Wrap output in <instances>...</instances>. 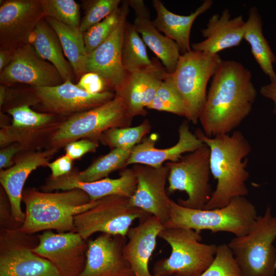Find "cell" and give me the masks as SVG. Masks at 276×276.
<instances>
[{
    "label": "cell",
    "mask_w": 276,
    "mask_h": 276,
    "mask_svg": "<svg viewBox=\"0 0 276 276\" xmlns=\"http://www.w3.org/2000/svg\"><path fill=\"white\" fill-rule=\"evenodd\" d=\"M132 118L123 101L116 95L106 103L65 120L54 134L49 149L57 150L82 139L99 142L102 134L115 127H130Z\"/></svg>",
    "instance_id": "52a82bcc"
},
{
    "label": "cell",
    "mask_w": 276,
    "mask_h": 276,
    "mask_svg": "<svg viewBox=\"0 0 276 276\" xmlns=\"http://www.w3.org/2000/svg\"><path fill=\"white\" fill-rule=\"evenodd\" d=\"M73 162L71 157L65 154L49 163L47 167L51 171L50 177L55 179L68 174L72 170Z\"/></svg>",
    "instance_id": "7bdbcfd3"
},
{
    "label": "cell",
    "mask_w": 276,
    "mask_h": 276,
    "mask_svg": "<svg viewBox=\"0 0 276 276\" xmlns=\"http://www.w3.org/2000/svg\"><path fill=\"white\" fill-rule=\"evenodd\" d=\"M0 6V49L16 51L30 43L44 18L40 0H7Z\"/></svg>",
    "instance_id": "9a60e30c"
},
{
    "label": "cell",
    "mask_w": 276,
    "mask_h": 276,
    "mask_svg": "<svg viewBox=\"0 0 276 276\" xmlns=\"http://www.w3.org/2000/svg\"><path fill=\"white\" fill-rule=\"evenodd\" d=\"M98 146V141L82 139L67 144L64 149L65 154L74 160L80 159L87 153L95 152Z\"/></svg>",
    "instance_id": "ab89813d"
},
{
    "label": "cell",
    "mask_w": 276,
    "mask_h": 276,
    "mask_svg": "<svg viewBox=\"0 0 276 276\" xmlns=\"http://www.w3.org/2000/svg\"><path fill=\"white\" fill-rule=\"evenodd\" d=\"M147 109L186 118L187 111L184 101L173 83L171 74L169 73L161 83Z\"/></svg>",
    "instance_id": "836d02e7"
},
{
    "label": "cell",
    "mask_w": 276,
    "mask_h": 276,
    "mask_svg": "<svg viewBox=\"0 0 276 276\" xmlns=\"http://www.w3.org/2000/svg\"><path fill=\"white\" fill-rule=\"evenodd\" d=\"M245 21L242 15L231 18L229 10L214 14L201 32L205 39L192 44V50L214 56L223 50L239 45L244 39Z\"/></svg>",
    "instance_id": "cb8c5ba5"
},
{
    "label": "cell",
    "mask_w": 276,
    "mask_h": 276,
    "mask_svg": "<svg viewBox=\"0 0 276 276\" xmlns=\"http://www.w3.org/2000/svg\"><path fill=\"white\" fill-rule=\"evenodd\" d=\"M276 216L267 206L258 216L245 235L235 237L227 244L242 276H274L276 249Z\"/></svg>",
    "instance_id": "8992f818"
},
{
    "label": "cell",
    "mask_w": 276,
    "mask_h": 276,
    "mask_svg": "<svg viewBox=\"0 0 276 276\" xmlns=\"http://www.w3.org/2000/svg\"><path fill=\"white\" fill-rule=\"evenodd\" d=\"M57 34L65 56L71 65L76 80L86 73L85 64L87 53L83 33L49 17H44Z\"/></svg>",
    "instance_id": "f546056e"
},
{
    "label": "cell",
    "mask_w": 276,
    "mask_h": 276,
    "mask_svg": "<svg viewBox=\"0 0 276 276\" xmlns=\"http://www.w3.org/2000/svg\"><path fill=\"white\" fill-rule=\"evenodd\" d=\"M36 104L43 112L68 118L103 105L113 99L115 93L109 90L89 94L71 80L50 87H32Z\"/></svg>",
    "instance_id": "4fadbf2b"
},
{
    "label": "cell",
    "mask_w": 276,
    "mask_h": 276,
    "mask_svg": "<svg viewBox=\"0 0 276 276\" xmlns=\"http://www.w3.org/2000/svg\"><path fill=\"white\" fill-rule=\"evenodd\" d=\"M158 237L168 243L171 252L155 263L154 275L200 276L214 260L217 245L201 243L200 234L192 229L164 227Z\"/></svg>",
    "instance_id": "5b68a950"
},
{
    "label": "cell",
    "mask_w": 276,
    "mask_h": 276,
    "mask_svg": "<svg viewBox=\"0 0 276 276\" xmlns=\"http://www.w3.org/2000/svg\"><path fill=\"white\" fill-rule=\"evenodd\" d=\"M260 93L265 97L271 99L274 103L273 112L276 114V77L270 80L268 84L263 86L260 88Z\"/></svg>",
    "instance_id": "ee69618b"
},
{
    "label": "cell",
    "mask_w": 276,
    "mask_h": 276,
    "mask_svg": "<svg viewBox=\"0 0 276 276\" xmlns=\"http://www.w3.org/2000/svg\"><path fill=\"white\" fill-rule=\"evenodd\" d=\"M40 1L44 17H51L77 32H80V7L77 2L74 0Z\"/></svg>",
    "instance_id": "e575fe53"
},
{
    "label": "cell",
    "mask_w": 276,
    "mask_h": 276,
    "mask_svg": "<svg viewBox=\"0 0 276 276\" xmlns=\"http://www.w3.org/2000/svg\"><path fill=\"white\" fill-rule=\"evenodd\" d=\"M6 94H7L6 85L1 84L0 85V107H1V109L2 108V107H3L5 103L6 97Z\"/></svg>",
    "instance_id": "bcb514c9"
},
{
    "label": "cell",
    "mask_w": 276,
    "mask_h": 276,
    "mask_svg": "<svg viewBox=\"0 0 276 276\" xmlns=\"http://www.w3.org/2000/svg\"><path fill=\"white\" fill-rule=\"evenodd\" d=\"M122 61L126 73L143 69L152 62L148 57L146 45L133 24L127 21L122 49Z\"/></svg>",
    "instance_id": "1f68e13d"
},
{
    "label": "cell",
    "mask_w": 276,
    "mask_h": 276,
    "mask_svg": "<svg viewBox=\"0 0 276 276\" xmlns=\"http://www.w3.org/2000/svg\"><path fill=\"white\" fill-rule=\"evenodd\" d=\"M127 236L101 233L87 240L86 262L78 276H134L124 255Z\"/></svg>",
    "instance_id": "ac0fdd59"
},
{
    "label": "cell",
    "mask_w": 276,
    "mask_h": 276,
    "mask_svg": "<svg viewBox=\"0 0 276 276\" xmlns=\"http://www.w3.org/2000/svg\"><path fill=\"white\" fill-rule=\"evenodd\" d=\"M30 43L41 58L57 68L64 82L76 80L71 65L64 57L57 34L44 18L38 23Z\"/></svg>",
    "instance_id": "83f0119b"
},
{
    "label": "cell",
    "mask_w": 276,
    "mask_h": 276,
    "mask_svg": "<svg viewBox=\"0 0 276 276\" xmlns=\"http://www.w3.org/2000/svg\"><path fill=\"white\" fill-rule=\"evenodd\" d=\"M163 228L160 221L150 215L128 231L124 255L134 276H157L150 272L148 265L155 248L156 238Z\"/></svg>",
    "instance_id": "d4e9b609"
},
{
    "label": "cell",
    "mask_w": 276,
    "mask_h": 276,
    "mask_svg": "<svg viewBox=\"0 0 276 276\" xmlns=\"http://www.w3.org/2000/svg\"><path fill=\"white\" fill-rule=\"evenodd\" d=\"M25 151V147L18 143H13L2 148L0 151L1 170L12 166L15 163L14 158Z\"/></svg>",
    "instance_id": "b9f144b4"
},
{
    "label": "cell",
    "mask_w": 276,
    "mask_h": 276,
    "mask_svg": "<svg viewBox=\"0 0 276 276\" xmlns=\"http://www.w3.org/2000/svg\"><path fill=\"white\" fill-rule=\"evenodd\" d=\"M134 11L133 25L146 45L155 54L170 73H173L178 63L180 50L177 43L163 35L151 20L149 9L143 0L127 1Z\"/></svg>",
    "instance_id": "484cf974"
},
{
    "label": "cell",
    "mask_w": 276,
    "mask_h": 276,
    "mask_svg": "<svg viewBox=\"0 0 276 276\" xmlns=\"http://www.w3.org/2000/svg\"><path fill=\"white\" fill-rule=\"evenodd\" d=\"M122 15L119 24L109 36L96 49L87 54L86 73H96L102 77L108 86L116 91L126 76L122 61L124 33L129 5L122 2Z\"/></svg>",
    "instance_id": "ffe728a7"
},
{
    "label": "cell",
    "mask_w": 276,
    "mask_h": 276,
    "mask_svg": "<svg viewBox=\"0 0 276 276\" xmlns=\"http://www.w3.org/2000/svg\"><path fill=\"white\" fill-rule=\"evenodd\" d=\"M257 217L255 205L244 196L234 198L225 206L211 210L185 208L171 199L169 218L163 226L190 228L199 234L202 230L226 232L240 237L247 234Z\"/></svg>",
    "instance_id": "277c9868"
},
{
    "label": "cell",
    "mask_w": 276,
    "mask_h": 276,
    "mask_svg": "<svg viewBox=\"0 0 276 276\" xmlns=\"http://www.w3.org/2000/svg\"><path fill=\"white\" fill-rule=\"evenodd\" d=\"M100 201H91L79 189L56 192L25 189L22 202L25 205L26 217L19 230L30 235L52 229L58 233L76 232L75 217L94 207Z\"/></svg>",
    "instance_id": "3957f363"
},
{
    "label": "cell",
    "mask_w": 276,
    "mask_h": 276,
    "mask_svg": "<svg viewBox=\"0 0 276 276\" xmlns=\"http://www.w3.org/2000/svg\"><path fill=\"white\" fill-rule=\"evenodd\" d=\"M0 224L1 228L9 229H19L22 225L14 219L8 198L2 187L0 195Z\"/></svg>",
    "instance_id": "60d3db41"
},
{
    "label": "cell",
    "mask_w": 276,
    "mask_h": 276,
    "mask_svg": "<svg viewBox=\"0 0 276 276\" xmlns=\"http://www.w3.org/2000/svg\"><path fill=\"white\" fill-rule=\"evenodd\" d=\"M132 148H116L100 156L87 168L78 171L72 170L67 175L81 182H92L107 178L112 172L126 168V163Z\"/></svg>",
    "instance_id": "4dcf8cb0"
},
{
    "label": "cell",
    "mask_w": 276,
    "mask_h": 276,
    "mask_svg": "<svg viewBox=\"0 0 276 276\" xmlns=\"http://www.w3.org/2000/svg\"><path fill=\"white\" fill-rule=\"evenodd\" d=\"M15 51L0 49V72L12 61Z\"/></svg>",
    "instance_id": "f6af8a7d"
},
{
    "label": "cell",
    "mask_w": 276,
    "mask_h": 276,
    "mask_svg": "<svg viewBox=\"0 0 276 276\" xmlns=\"http://www.w3.org/2000/svg\"><path fill=\"white\" fill-rule=\"evenodd\" d=\"M58 150L46 149L43 151H24L14 158L11 167L0 171V183L10 203L14 219L22 224L26 214L21 207L24 187L30 174L40 167H47Z\"/></svg>",
    "instance_id": "44dd1931"
},
{
    "label": "cell",
    "mask_w": 276,
    "mask_h": 276,
    "mask_svg": "<svg viewBox=\"0 0 276 276\" xmlns=\"http://www.w3.org/2000/svg\"><path fill=\"white\" fill-rule=\"evenodd\" d=\"M0 82L5 85L20 83L37 87L57 86L64 81L57 68L28 43L15 51L11 63L0 72Z\"/></svg>",
    "instance_id": "e0dca14e"
},
{
    "label": "cell",
    "mask_w": 276,
    "mask_h": 276,
    "mask_svg": "<svg viewBox=\"0 0 276 276\" xmlns=\"http://www.w3.org/2000/svg\"><path fill=\"white\" fill-rule=\"evenodd\" d=\"M194 133L210 149V171L217 180L216 189L203 209L223 208L233 198L246 196V182L249 177L247 158L251 147L242 132L235 130L231 134L208 137L197 129Z\"/></svg>",
    "instance_id": "7a4b0ae2"
},
{
    "label": "cell",
    "mask_w": 276,
    "mask_h": 276,
    "mask_svg": "<svg viewBox=\"0 0 276 276\" xmlns=\"http://www.w3.org/2000/svg\"><path fill=\"white\" fill-rule=\"evenodd\" d=\"M77 86L91 94H97L108 91L109 87L105 80L99 74L94 72L84 74L79 80Z\"/></svg>",
    "instance_id": "f35d334b"
},
{
    "label": "cell",
    "mask_w": 276,
    "mask_h": 276,
    "mask_svg": "<svg viewBox=\"0 0 276 276\" xmlns=\"http://www.w3.org/2000/svg\"><path fill=\"white\" fill-rule=\"evenodd\" d=\"M210 149L205 144L183 155L178 161L165 163L169 168L168 191H185L186 199L177 203L185 208L203 209L210 200L213 191L210 183Z\"/></svg>",
    "instance_id": "9c48e42d"
},
{
    "label": "cell",
    "mask_w": 276,
    "mask_h": 276,
    "mask_svg": "<svg viewBox=\"0 0 276 276\" xmlns=\"http://www.w3.org/2000/svg\"><path fill=\"white\" fill-rule=\"evenodd\" d=\"M121 3L120 0L87 1L84 16L80 21V32L83 34L91 27L103 20L117 10Z\"/></svg>",
    "instance_id": "74e56055"
},
{
    "label": "cell",
    "mask_w": 276,
    "mask_h": 276,
    "mask_svg": "<svg viewBox=\"0 0 276 276\" xmlns=\"http://www.w3.org/2000/svg\"><path fill=\"white\" fill-rule=\"evenodd\" d=\"M256 96L248 68L235 60H222L199 118L205 135L229 134L250 114Z\"/></svg>",
    "instance_id": "6da1fadb"
},
{
    "label": "cell",
    "mask_w": 276,
    "mask_h": 276,
    "mask_svg": "<svg viewBox=\"0 0 276 276\" xmlns=\"http://www.w3.org/2000/svg\"><path fill=\"white\" fill-rule=\"evenodd\" d=\"M179 138L176 144L171 147L159 149L155 147L157 135L153 133L143 139L132 149L125 167L141 164L159 167L167 162L179 160L183 154L190 153L203 145V143L190 130L187 122H183L178 128Z\"/></svg>",
    "instance_id": "7402d4cb"
},
{
    "label": "cell",
    "mask_w": 276,
    "mask_h": 276,
    "mask_svg": "<svg viewBox=\"0 0 276 276\" xmlns=\"http://www.w3.org/2000/svg\"><path fill=\"white\" fill-rule=\"evenodd\" d=\"M200 276H242L232 251L226 244L217 245L211 265Z\"/></svg>",
    "instance_id": "8d00e7d4"
},
{
    "label": "cell",
    "mask_w": 276,
    "mask_h": 276,
    "mask_svg": "<svg viewBox=\"0 0 276 276\" xmlns=\"http://www.w3.org/2000/svg\"><path fill=\"white\" fill-rule=\"evenodd\" d=\"M38 242L37 236L19 229L1 228L0 276H61L49 261L32 250Z\"/></svg>",
    "instance_id": "7c38bea8"
},
{
    "label": "cell",
    "mask_w": 276,
    "mask_h": 276,
    "mask_svg": "<svg viewBox=\"0 0 276 276\" xmlns=\"http://www.w3.org/2000/svg\"><path fill=\"white\" fill-rule=\"evenodd\" d=\"M132 168L137 185L129 198L130 205L156 217L164 225L169 218L171 201L166 189L169 167L165 164L159 167L136 164Z\"/></svg>",
    "instance_id": "2e32d148"
},
{
    "label": "cell",
    "mask_w": 276,
    "mask_h": 276,
    "mask_svg": "<svg viewBox=\"0 0 276 276\" xmlns=\"http://www.w3.org/2000/svg\"><path fill=\"white\" fill-rule=\"evenodd\" d=\"M122 11L121 6L103 20L93 26L83 34L87 54L103 42L116 28L121 19Z\"/></svg>",
    "instance_id": "d590c367"
},
{
    "label": "cell",
    "mask_w": 276,
    "mask_h": 276,
    "mask_svg": "<svg viewBox=\"0 0 276 276\" xmlns=\"http://www.w3.org/2000/svg\"><path fill=\"white\" fill-rule=\"evenodd\" d=\"M222 60L218 55L211 56L191 51L180 55L172 81L182 98L186 108V118L197 124L207 98L206 88Z\"/></svg>",
    "instance_id": "ba28073f"
},
{
    "label": "cell",
    "mask_w": 276,
    "mask_h": 276,
    "mask_svg": "<svg viewBox=\"0 0 276 276\" xmlns=\"http://www.w3.org/2000/svg\"><path fill=\"white\" fill-rule=\"evenodd\" d=\"M213 2L205 0L195 11L189 15H180L169 11L160 0L152 1L156 16L153 25L160 32L175 42L182 54L191 51L190 36L195 20L208 10Z\"/></svg>",
    "instance_id": "4316f807"
},
{
    "label": "cell",
    "mask_w": 276,
    "mask_h": 276,
    "mask_svg": "<svg viewBox=\"0 0 276 276\" xmlns=\"http://www.w3.org/2000/svg\"><path fill=\"white\" fill-rule=\"evenodd\" d=\"M7 112L12 118V124L1 129V147L18 143L26 151L48 149L54 134L67 118L34 111L27 104L12 107Z\"/></svg>",
    "instance_id": "8fae6325"
},
{
    "label": "cell",
    "mask_w": 276,
    "mask_h": 276,
    "mask_svg": "<svg viewBox=\"0 0 276 276\" xmlns=\"http://www.w3.org/2000/svg\"><path fill=\"white\" fill-rule=\"evenodd\" d=\"M150 122L145 120L134 127H115L105 131L99 142L111 150L116 148H133L142 142L150 131Z\"/></svg>",
    "instance_id": "d6a6232c"
},
{
    "label": "cell",
    "mask_w": 276,
    "mask_h": 276,
    "mask_svg": "<svg viewBox=\"0 0 276 276\" xmlns=\"http://www.w3.org/2000/svg\"><path fill=\"white\" fill-rule=\"evenodd\" d=\"M136 185L137 180L133 169L125 168L121 170L118 178L107 177L92 182L78 181L67 174L55 179L49 177L40 189L42 191L48 192L79 189L89 196L91 201H95L112 195L130 198L134 193Z\"/></svg>",
    "instance_id": "603a6c76"
},
{
    "label": "cell",
    "mask_w": 276,
    "mask_h": 276,
    "mask_svg": "<svg viewBox=\"0 0 276 276\" xmlns=\"http://www.w3.org/2000/svg\"><path fill=\"white\" fill-rule=\"evenodd\" d=\"M38 242L32 250L47 259L61 276H78L86 262L87 240L77 232L44 231L37 236Z\"/></svg>",
    "instance_id": "5bb4252c"
},
{
    "label": "cell",
    "mask_w": 276,
    "mask_h": 276,
    "mask_svg": "<svg viewBox=\"0 0 276 276\" xmlns=\"http://www.w3.org/2000/svg\"><path fill=\"white\" fill-rule=\"evenodd\" d=\"M244 39L250 45L251 53L263 72L269 77L270 80L275 78L276 74L273 64L276 58L264 36L262 19L255 6L250 8L245 21Z\"/></svg>",
    "instance_id": "f1b7e54d"
},
{
    "label": "cell",
    "mask_w": 276,
    "mask_h": 276,
    "mask_svg": "<svg viewBox=\"0 0 276 276\" xmlns=\"http://www.w3.org/2000/svg\"><path fill=\"white\" fill-rule=\"evenodd\" d=\"M151 214L130 205L129 198L109 196L100 199L94 207L74 218L76 232L85 240L96 233L127 236L135 220L139 221Z\"/></svg>",
    "instance_id": "30bf717a"
},
{
    "label": "cell",
    "mask_w": 276,
    "mask_h": 276,
    "mask_svg": "<svg viewBox=\"0 0 276 276\" xmlns=\"http://www.w3.org/2000/svg\"><path fill=\"white\" fill-rule=\"evenodd\" d=\"M169 73L157 59L143 69L126 73L115 94L123 102L132 118L145 116L146 108L152 101L159 85Z\"/></svg>",
    "instance_id": "d6986e66"
}]
</instances>
